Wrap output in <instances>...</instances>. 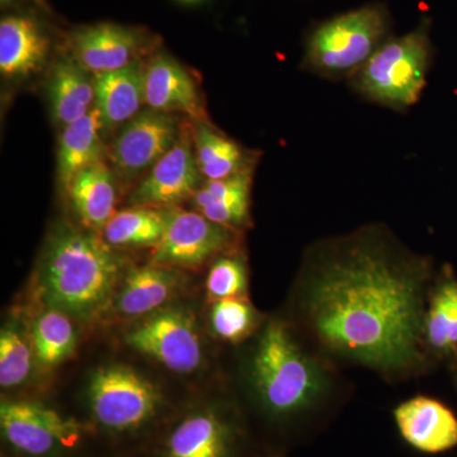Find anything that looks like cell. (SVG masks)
<instances>
[{"label": "cell", "instance_id": "9c48e42d", "mask_svg": "<svg viewBox=\"0 0 457 457\" xmlns=\"http://www.w3.org/2000/svg\"><path fill=\"white\" fill-rule=\"evenodd\" d=\"M64 44L69 55L95 75L141 62V57L158 47V37L141 27L96 22L66 32Z\"/></svg>", "mask_w": 457, "mask_h": 457}, {"label": "cell", "instance_id": "4fadbf2b", "mask_svg": "<svg viewBox=\"0 0 457 457\" xmlns=\"http://www.w3.org/2000/svg\"><path fill=\"white\" fill-rule=\"evenodd\" d=\"M201 177L192 131L182 132L176 145L147 171L132 191V204L154 209L177 207L195 197L203 186Z\"/></svg>", "mask_w": 457, "mask_h": 457}, {"label": "cell", "instance_id": "d6986e66", "mask_svg": "<svg viewBox=\"0 0 457 457\" xmlns=\"http://www.w3.org/2000/svg\"><path fill=\"white\" fill-rule=\"evenodd\" d=\"M253 170L222 179H207L195 195V207L209 220L239 231L251 222Z\"/></svg>", "mask_w": 457, "mask_h": 457}, {"label": "cell", "instance_id": "6da1fadb", "mask_svg": "<svg viewBox=\"0 0 457 457\" xmlns=\"http://www.w3.org/2000/svg\"><path fill=\"white\" fill-rule=\"evenodd\" d=\"M428 264L378 225L312 245L302 314L335 359L384 375L416 368L425 342Z\"/></svg>", "mask_w": 457, "mask_h": 457}, {"label": "cell", "instance_id": "cb8c5ba5", "mask_svg": "<svg viewBox=\"0 0 457 457\" xmlns=\"http://www.w3.org/2000/svg\"><path fill=\"white\" fill-rule=\"evenodd\" d=\"M167 228L165 209L135 206L113 213L102 237L112 248H156Z\"/></svg>", "mask_w": 457, "mask_h": 457}, {"label": "cell", "instance_id": "7c38bea8", "mask_svg": "<svg viewBox=\"0 0 457 457\" xmlns=\"http://www.w3.org/2000/svg\"><path fill=\"white\" fill-rule=\"evenodd\" d=\"M173 113L147 108L120 129L110 147V161L123 177L132 179L149 171L180 137Z\"/></svg>", "mask_w": 457, "mask_h": 457}, {"label": "cell", "instance_id": "2e32d148", "mask_svg": "<svg viewBox=\"0 0 457 457\" xmlns=\"http://www.w3.org/2000/svg\"><path fill=\"white\" fill-rule=\"evenodd\" d=\"M144 80L149 108L165 113H186L194 122H209L196 83L174 57L156 53L147 62Z\"/></svg>", "mask_w": 457, "mask_h": 457}, {"label": "cell", "instance_id": "5b68a950", "mask_svg": "<svg viewBox=\"0 0 457 457\" xmlns=\"http://www.w3.org/2000/svg\"><path fill=\"white\" fill-rule=\"evenodd\" d=\"M432 22L422 18L411 31L384 42L350 79L352 92L361 98L405 112L420 99L431 69Z\"/></svg>", "mask_w": 457, "mask_h": 457}, {"label": "cell", "instance_id": "d4e9b609", "mask_svg": "<svg viewBox=\"0 0 457 457\" xmlns=\"http://www.w3.org/2000/svg\"><path fill=\"white\" fill-rule=\"evenodd\" d=\"M31 345L36 359L45 368H54L69 359L77 347V332L71 315L47 308L31 328Z\"/></svg>", "mask_w": 457, "mask_h": 457}, {"label": "cell", "instance_id": "83f0119b", "mask_svg": "<svg viewBox=\"0 0 457 457\" xmlns=\"http://www.w3.org/2000/svg\"><path fill=\"white\" fill-rule=\"evenodd\" d=\"M32 345L18 328H3L0 333V385L4 389L25 383L32 369Z\"/></svg>", "mask_w": 457, "mask_h": 457}, {"label": "cell", "instance_id": "f1b7e54d", "mask_svg": "<svg viewBox=\"0 0 457 457\" xmlns=\"http://www.w3.org/2000/svg\"><path fill=\"white\" fill-rule=\"evenodd\" d=\"M248 270L242 255L231 252L213 262L207 276L206 288L212 302L245 296Z\"/></svg>", "mask_w": 457, "mask_h": 457}, {"label": "cell", "instance_id": "f546056e", "mask_svg": "<svg viewBox=\"0 0 457 457\" xmlns=\"http://www.w3.org/2000/svg\"><path fill=\"white\" fill-rule=\"evenodd\" d=\"M25 2L26 0H0V5H2V8L5 9L12 7L14 8Z\"/></svg>", "mask_w": 457, "mask_h": 457}, {"label": "cell", "instance_id": "4dcf8cb0", "mask_svg": "<svg viewBox=\"0 0 457 457\" xmlns=\"http://www.w3.org/2000/svg\"><path fill=\"white\" fill-rule=\"evenodd\" d=\"M179 3H182V4L186 5H196L201 4V3L206 2V0H177Z\"/></svg>", "mask_w": 457, "mask_h": 457}, {"label": "cell", "instance_id": "1f68e13d", "mask_svg": "<svg viewBox=\"0 0 457 457\" xmlns=\"http://www.w3.org/2000/svg\"><path fill=\"white\" fill-rule=\"evenodd\" d=\"M269 457H272V456H269Z\"/></svg>", "mask_w": 457, "mask_h": 457}, {"label": "cell", "instance_id": "7a4b0ae2", "mask_svg": "<svg viewBox=\"0 0 457 457\" xmlns=\"http://www.w3.org/2000/svg\"><path fill=\"white\" fill-rule=\"evenodd\" d=\"M97 231L62 225L51 234L38 270L42 299L80 320L98 317L112 300L122 270Z\"/></svg>", "mask_w": 457, "mask_h": 457}, {"label": "cell", "instance_id": "8fae6325", "mask_svg": "<svg viewBox=\"0 0 457 457\" xmlns=\"http://www.w3.org/2000/svg\"><path fill=\"white\" fill-rule=\"evenodd\" d=\"M167 228L161 245L153 252L152 263L163 267L203 266L213 255L231 251L237 233L216 224L203 213L179 207L165 209Z\"/></svg>", "mask_w": 457, "mask_h": 457}, {"label": "cell", "instance_id": "4316f807", "mask_svg": "<svg viewBox=\"0 0 457 457\" xmlns=\"http://www.w3.org/2000/svg\"><path fill=\"white\" fill-rule=\"evenodd\" d=\"M258 315L245 296L213 302L210 324L213 335L222 341L239 343L252 335L257 327Z\"/></svg>", "mask_w": 457, "mask_h": 457}, {"label": "cell", "instance_id": "30bf717a", "mask_svg": "<svg viewBox=\"0 0 457 457\" xmlns=\"http://www.w3.org/2000/svg\"><path fill=\"white\" fill-rule=\"evenodd\" d=\"M129 347L179 374H191L204 360L203 343L194 318L180 309L147 315L125 333Z\"/></svg>", "mask_w": 457, "mask_h": 457}, {"label": "cell", "instance_id": "484cf974", "mask_svg": "<svg viewBox=\"0 0 457 457\" xmlns=\"http://www.w3.org/2000/svg\"><path fill=\"white\" fill-rule=\"evenodd\" d=\"M425 342L440 352L457 345V282H446L433 294L426 312Z\"/></svg>", "mask_w": 457, "mask_h": 457}, {"label": "cell", "instance_id": "3957f363", "mask_svg": "<svg viewBox=\"0 0 457 457\" xmlns=\"http://www.w3.org/2000/svg\"><path fill=\"white\" fill-rule=\"evenodd\" d=\"M251 378L262 411L278 425L312 416L329 392V375L321 361L279 320L270 321L258 338Z\"/></svg>", "mask_w": 457, "mask_h": 457}, {"label": "cell", "instance_id": "ba28073f", "mask_svg": "<svg viewBox=\"0 0 457 457\" xmlns=\"http://www.w3.org/2000/svg\"><path fill=\"white\" fill-rule=\"evenodd\" d=\"M245 429L218 407L194 409L165 428L153 457H243Z\"/></svg>", "mask_w": 457, "mask_h": 457}, {"label": "cell", "instance_id": "52a82bcc", "mask_svg": "<svg viewBox=\"0 0 457 457\" xmlns=\"http://www.w3.org/2000/svg\"><path fill=\"white\" fill-rule=\"evenodd\" d=\"M0 432L5 446L20 457H64L95 435L88 423L29 400L2 403Z\"/></svg>", "mask_w": 457, "mask_h": 457}, {"label": "cell", "instance_id": "ffe728a7", "mask_svg": "<svg viewBox=\"0 0 457 457\" xmlns=\"http://www.w3.org/2000/svg\"><path fill=\"white\" fill-rule=\"evenodd\" d=\"M102 137L104 131L96 108L62 129L57 147V179L66 194L80 171L104 162L106 146Z\"/></svg>", "mask_w": 457, "mask_h": 457}, {"label": "cell", "instance_id": "5bb4252c", "mask_svg": "<svg viewBox=\"0 0 457 457\" xmlns=\"http://www.w3.org/2000/svg\"><path fill=\"white\" fill-rule=\"evenodd\" d=\"M49 20L32 5L16 7L0 21V71L4 77L26 78L44 68L53 50Z\"/></svg>", "mask_w": 457, "mask_h": 457}, {"label": "cell", "instance_id": "44dd1931", "mask_svg": "<svg viewBox=\"0 0 457 457\" xmlns=\"http://www.w3.org/2000/svg\"><path fill=\"white\" fill-rule=\"evenodd\" d=\"M179 281L168 267L149 266L131 270L117 296V311L125 318L153 314L176 293Z\"/></svg>", "mask_w": 457, "mask_h": 457}, {"label": "cell", "instance_id": "7402d4cb", "mask_svg": "<svg viewBox=\"0 0 457 457\" xmlns=\"http://www.w3.org/2000/svg\"><path fill=\"white\" fill-rule=\"evenodd\" d=\"M68 196L84 227L102 233L113 216L116 204L112 171L104 162L90 165L75 177Z\"/></svg>", "mask_w": 457, "mask_h": 457}, {"label": "cell", "instance_id": "e0dca14e", "mask_svg": "<svg viewBox=\"0 0 457 457\" xmlns=\"http://www.w3.org/2000/svg\"><path fill=\"white\" fill-rule=\"evenodd\" d=\"M145 69L141 62L93 75L95 108L98 111L104 135L122 128L140 112L145 102Z\"/></svg>", "mask_w": 457, "mask_h": 457}, {"label": "cell", "instance_id": "ac0fdd59", "mask_svg": "<svg viewBox=\"0 0 457 457\" xmlns=\"http://www.w3.org/2000/svg\"><path fill=\"white\" fill-rule=\"evenodd\" d=\"M46 92L54 121L62 129L95 108L93 78L69 54L51 66Z\"/></svg>", "mask_w": 457, "mask_h": 457}, {"label": "cell", "instance_id": "8992f818", "mask_svg": "<svg viewBox=\"0 0 457 457\" xmlns=\"http://www.w3.org/2000/svg\"><path fill=\"white\" fill-rule=\"evenodd\" d=\"M88 411L93 432L139 438L162 420L164 396L139 372L123 365L99 369L90 378Z\"/></svg>", "mask_w": 457, "mask_h": 457}, {"label": "cell", "instance_id": "277c9868", "mask_svg": "<svg viewBox=\"0 0 457 457\" xmlns=\"http://www.w3.org/2000/svg\"><path fill=\"white\" fill-rule=\"evenodd\" d=\"M393 22L390 9L380 2L323 21L306 35L302 68L333 82L348 80L392 37Z\"/></svg>", "mask_w": 457, "mask_h": 457}, {"label": "cell", "instance_id": "603a6c76", "mask_svg": "<svg viewBox=\"0 0 457 457\" xmlns=\"http://www.w3.org/2000/svg\"><path fill=\"white\" fill-rule=\"evenodd\" d=\"M192 137L201 173L206 179H228L240 171L253 170L257 164V153L245 149L213 129L210 122H195Z\"/></svg>", "mask_w": 457, "mask_h": 457}, {"label": "cell", "instance_id": "9a60e30c", "mask_svg": "<svg viewBox=\"0 0 457 457\" xmlns=\"http://www.w3.org/2000/svg\"><path fill=\"white\" fill-rule=\"evenodd\" d=\"M400 436L414 450L441 453L457 446V418L438 400L416 396L394 409Z\"/></svg>", "mask_w": 457, "mask_h": 457}]
</instances>
